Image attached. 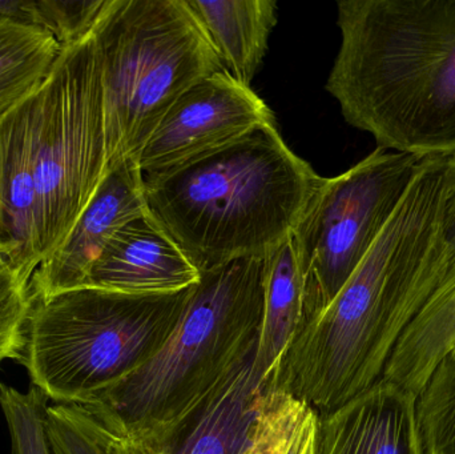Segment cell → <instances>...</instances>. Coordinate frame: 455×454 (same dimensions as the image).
Wrapping results in <instances>:
<instances>
[{
	"label": "cell",
	"mask_w": 455,
	"mask_h": 454,
	"mask_svg": "<svg viewBox=\"0 0 455 454\" xmlns=\"http://www.w3.org/2000/svg\"><path fill=\"white\" fill-rule=\"evenodd\" d=\"M449 160H422L373 247L331 306L297 333L269 388L323 415L381 380L401 336L445 276Z\"/></svg>",
	"instance_id": "6da1fadb"
},
{
	"label": "cell",
	"mask_w": 455,
	"mask_h": 454,
	"mask_svg": "<svg viewBox=\"0 0 455 454\" xmlns=\"http://www.w3.org/2000/svg\"><path fill=\"white\" fill-rule=\"evenodd\" d=\"M326 82L377 147L455 156V0H339Z\"/></svg>",
	"instance_id": "7a4b0ae2"
},
{
	"label": "cell",
	"mask_w": 455,
	"mask_h": 454,
	"mask_svg": "<svg viewBox=\"0 0 455 454\" xmlns=\"http://www.w3.org/2000/svg\"><path fill=\"white\" fill-rule=\"evenodd\" d=\"M143 176L149 218L200 274L267 259L323 180L286 146L275 123L191 164Z\"/></svg>",
	"instance_id": "3957f363"
},
{
	"label": "cell",
	"mask_w": 455,
	"mask_h": 454,
	"mask_svg": "<svg viewBox=\"0 0 455 454\" xmlns=\"http://www.w3.org/2000/svg\"><path fill=\"white\" fill-rule=\"evenodd\" d=\"M265 263L238 259L200 274L163 348L84 408L107 428L128 432L162 426L188 410L257 346Z\"/></svg>",
	"instance_id": "277c9868"
},
{
	"label": "cell",
	"mask_w": 455,
	"mask_h": 454,
	"mask_svg": "<svg viewBox=\"0 0 455 454\" xmlns=\"http://www.w3.org/2000/svg\"><path fill=\"white\" fill-rule=\"evenodd\" d=\"M192 290L136 295L80 287L32 296L18 360L55 404L87 407L163 348Z\"/></svg>",
	"instance_id": "5b68a950"
},
{
	"label": "cell",
	"mask_w": 455,
	"mask_h": 454,
	"mask_svg": "<svg viewBox=\"0 0 455 454\" xmlns=\"http://www.w3.org/2000/svg\"><path fill=\"white\" fill-rule=\"evenodd\" d=\"M92 34L103 72L108 172L123 160L138 162L175 101L223 67L187 0H108Z\"/></svg>",
	"instance_id": "8992f818"
},
{
	"label": "cell",
	"mask_w": 455,
	"mask_h": 454,
	"mask_svg": "<svg viewBox=\"0 0 455 454\" xmlns=\"http://www.w3.org/2000/svg\"><path fill=\"white\" fill-rule=\"evenodd\" d=\"M32 100L42 263L71 234L107 175L103 72L93 34L61 45Z\"/></svg>",
	"instance_id": "52a82bcc"
},
{
	"label": "cell",
	"mask_w": 455,
	"mask_h": 454,
	"mask_svg": "<svg viewBox=\"0 0 455 454\" xmlns=\"http://www.w3.org/2000/svg\"><path fill=\"white\" fill-rule=\"evenodd\" d=\"M424 159L377 147L341 175L323 178L291 234L304 276V327L331 306L355 274Z\"/></svg>",
	"instance_id": "ba28073f"
},
{
	"label": "cell",
	"mask_w": 455,
	"mask_h": 454,
	"mask_svg": "<svg viewBox=\"0 0 455 454\" xmlns=\"http://www.w3.org/2000/svg\"><path fill=\"white\" fill-rule=\"evenodd\" d=\"M273 123L275 114L265 101L223 69L168 109L141 149L139 167L143 175L178 170Z\"/></svg>",
	"instance_id": "9c48e42d"
},
{
	"label": "cell",
	"mask_w": 455,
	"mask_h": 454,
	"mask_svg": "<svg viewBox=\"0 0 455 454\" xmlns=\"http://www.w3.org/2000/svg\"><path fill=\"white\" fill-rule=\"evenodd\" d=\"M256 346L211 391L168 423L128 432L107 428L98 420L107 453H240L269 386L254 370Z\"/></svg>",
	"instance_id": "30bf717a"
},
{
	"label": "cell",
	"mask_w": 455,
	"mask_h": 454,
	"mask_svg": "<svg viewBox=\"0 0 455 454\" xmlns=\"http://www.w3.org/2000/svg\"><path fill=\"white\" fill-rule=\"evenodd\" d=\"M148 216L144 176L139 163L125 159L107 172L63 244L40 263L31 292L48 298L84 285L107 243L131 221Z\"/></svg>",
	"instance_id": "8fae6325"
},
{
	"label": "cell",
	"mask_w": 455,
	"mask_h": 454,
	"mask_svg": "<svg viewBox=\"0 0 455 454\" xmlns=\"http://www.w3.org/2000/svg\"><path fill=\"white\" fill-rule=\"evenodd\" d=\"M417 397L381 380L318 415L315 454H422Z\"/></svg>",
	"instance_id": "7c38bea8"
},
{
	"label": "cell",
	"mask_w": 455,
	"mask_h": 454,
	"mask_svg": "<svg viewBox=\"0 0 455 454\" xmlns=\"http://www.w3.org/2000/svg\"><path fill=\"white\" fill-rule=\"evenodd\" d=\"M34 131L29 95L0 120V252L31 282L40 266Z\"/></svg>",
	"instance_id": "4fadbf2b"
},
{
	"label": "cell",
	"mask_w": 455,
	"mask_h": 454,
	"mask_svg": "<svg viewBox=\"0 0 455 454\" xmlns=\"http://www.w3.org/2000/svg\"><path fill=\"white\" fill-rule=\"evenodd\" d=\"M200 272L149 216L131 221L112 236L83 287L148 295L186 290Z\"/></svg>",
	"instance_id": "5bb4252c"
},
{
	"label": "cell",
	"mask_w": 455,
	"mask_h": 454,
	"mask_svg": "<svg viewBox=\"0 0 455 454\" xmlns=\"http://www.w3.org/2000/svg\"><path fill=\"white\" fill-rule=\"evenodd\" d=\"M445 231V276L401 336L382 375L416 397L455 343V156L449 160Z\"/></svg>",
	"instance_id": "9a60e30c"
},
{
	"label": "cell",
	"mask_w": 455,
	"mask_h": 454,
	"mask_svg": "<svg viewBox=\"0 0 455 454\" xmlns=\"http://www.w3.org/2000/svg\"><path fill=\"white\" fill-rule=\"evenodd\" d=\"M224 71L251 87L277 21L275 0H187Z\"/></svg>",
	"instance_id": "2e32d148"
},
{
	"label": "cell",
	"mask_w": 455,
	"mask_h": 454,
	"mask_svg": "<svg viewBox=\"0 0 455 454\" xmlns=\"http://www.w3.org/2000/svg\"><path fill=\"white\" fill-rule=\"evenodd\" d=\"M304 320V276L289 236L265 263L264 311L253 362L262 380L269 383Z\"/></svg>",
	"instance_id": "e0dca14e"
},
{
	"label": "cell",
	"mask_w": 455,
	"mask_h": 454,
	"mask_svg": "<svg viewBox=\"0 0 455 454\" xmlns=\"http://www.w3.org/2000/svg\"><path fill=\"white\" fill-rule=\"evenodd\" d=\"M60 50L47 29L0 18V120L39 88Z\"/></svg>",
	"instance_id": "ac0fdd59"
},
{
	"label": "cell",
	"mask_w": 455,
	"mask_h": 454,
	"mask_svg": "<svg viewBox=\"0 0 455 454\" xmlns=\"http://www.w3.org/2000/svg\"><path fill=\"white\" fill-rule=\"evenodd\" d=\"M318 413L301 400L267 386L238 454H315Z\"/></svg>",
	"instance_id": "d6986e66"
},
{
	"label": "cell",
	"mask_w": 455,
	"mask_h": 454,
	"mask_svg": "<svg viewBox=\"0 0 455 454\" xmlns=\"http://www.w3.org/2000/svg\"><path fill=\"white\" fill-rule=\"evenodd\" d=\"M422 454H455V360L443 357L417 396Z\"/></svg>",
	"instance_id": "ffe728a7"
},
{
	"label": "cell",
	"mask_w": 455,
	"mask_h": 454,
	"mask_svg": "<svg viewBox=\"0 0 455 454\" xmlns=\"http://www.w3.org/2000/svg\"><path fill=\"white\" fill-rule=\"evenodd\" d=\"M104 0H0V18L42 27L60 45L92 34Z\"/></svg>",
	"instance_id": "44dd1931"
},
{
	"label": "cell",
	"mask_w": 455,
	"mask_h": 454,
	"mask_svg": "<svg viewBox=\"0 0 455 454\" xmlns=\"http://www.w3.org/2000/svg\"><path fill=\"white\" fill-rule=\"evenodd\" d=\"M48 400L37 386L20 392L0 384V408L10 432L12 454H53L45 426Z\"/></svg>",
	"instance_id": "7402d4cb"
},
{
	"label": "cell",
	"mask_w": 455,
	"mask_h": 454,
	"mask_svg": "<svg viewBox=\"0 0 455 454\" xmlns=\"http://www.w3.org/2000/svg\"><path fill=\"white\" fill-rule=\"evenodd\" d=\"M31 306V280L0 252V364L20 356Z\"/></svg>",
	"instance_id": "603a6c76"
},
{
	"label": "cell",
	"mask_w": 455,
	"mask_h": 454,
	"mask_svg": "<svg viewBox=\"0 0 455 454\" xmlns=\"http://www.w3.org/2000/svg\"><path fill=\"white\" fill-rule=\"evenodd\" d=\"M45 426L53 454H108L98 418L82 405H48Z\"/></svg>",
	"instance_id": "cb8c5ba5"
},
{
	"label": "cell",
	"mask_w": 455,
	"mask_h": 454,
	"mask_svg": "<svg viewBox=\"0 0 455 454\" xmlns=\"http://www.w3.org/2000/svg\"><path fill=\"white\" fill-rule=\"evenodd\" d=\"M446 356L451 357V359L455 360V343H454L453 348H451V351H449V354H446Z\"/></svg>",
	"instance_id": "d4e9b609"
}]
</instances>
